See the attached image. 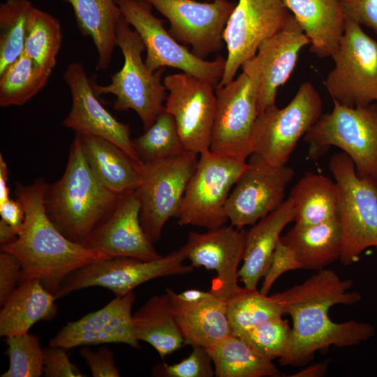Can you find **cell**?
Instances as JSON below:
<instances>
[{
    "label": "cell",
    "mask_w": 377,
    "mask_h": 377,
    "mask_svg": "<svg viewBox=\"0 0 377 377\" xmlns=\"http://www.w3.org/2000/svg\"><path fill=\"white\" fill-rule=\"evenodd\" d=\"M353 285L351 279H342L325 268L302 283L272 295L292 320L291 343L287 355L279 360L281 365H302L317 351L359 345L374 336L375 329L369 323H337L329 316L334 305H352L361 300L360 293L350 290Z\"/></svg>",
    "instance_id": "obj_1"
},
{
    "label": "cell",
    "mask_w": 377,
    "mask_h": 377,
    "mask_svg": "<svg viewBox=\"0 0 377 377\" xmlns=\"http://www.w3.org/2000/svg\"><path fill=\"white\" fill-rule=\"evenodd\" d=\"M47 184L43 178L29 185L15 184V193L23 206L24 219L17 239L1 246V251L13 254L19 260L22 281L38 279L56 296L70 274L107 258L70 240L57 228L45 207Z\"/></svg>",
    "instance_id": "obj_2"
},
{
    "label": "cell",
    "mask_w": 377,
    "mask_h": 377,
    "mask_svg": "<svg viewBox=\"0 0 377 377\" xmlns=\"http://www.w3.org/2000/svg\"><path fill=\"white\" fill-rule=\"evenodd\" d=\"M121 195L105 186L94 173L76 133L65 171L58 181L47 184L44 202L57 228L70 240L84 246Z\"/></svg>",
    "instance_id": "obj_3"
},
{
    "label": "cell",
    "mask_w": 377,
    "mask_h": 377,
    "mask_svg": "<svg viewBox=\"0 0 377 377\" xmlns=\"http://www.w3.org/2000/svg\"><path fill=\"white\" fill-rule=\"evenodd\" d=\"M333 103L332 111L323 114L304 136L309 158L315 160L337 147L353 161L360 177L377 186V104Z\"/></svg>",
    "instance_id": "obj_4"
},
{
    "label": "cell",
    "mask_w": 377,
    "mask_h": 377,
    "mask_svg": "<svg viewBox=\"0 0 377 377\" xmlns=\"http://www.w3.org/2000/svg\"><path fill=\"white\" fill-rule=\"evenodd\" d=\"M117 43L123 57L122 68L111 76L108 85L93 81L96 94H110L116 96L113 108L118 111L133 110L147 130L165 109L167 90L162 81L165 68L152 73L142 60L145 46L139 36L121 17L117 28Z\"/></svg>",
    "instance_id": "obj_5"
},
{
    "label": "cell",
    "mask_w": 377,
    "mask_h": 377,
    "mask_svg": "<svg viewBox=\"0 0 377 377\" xmlns=\"http://www.w3.org/2000/svg\"><path fill=\"white\" fill-rule=\"evenodd\" d=\"M328 168L338 188L339 260L348 266L366 249L377 248V186L357 175L353 161L343 151L331 156Z\"/></svg>",
    "instance_id": "obj_6"
},
{
    "label": "cell",
    "mask_w": 377,
    "mask_h": 377,
    "mask_svg": "<svg viewBox=\"0 0 377 377\" xmlns=\"http://www.w3.org/2000/svg\"><path fill=\"white\" fill-rule=\"evenodd\" d=\"M322 114L319 93L311 82H303L287 105H274L258 114L251 133L253 153L271 165H286L299 140Z\"/></svg>",
    "instance_id": "obj_7"
},
{
    "label": "cell",
    "mask_w": 377,
    "mask_h": 377,
    "mask_svg": "<svg viewBox=\"0 0 377 377\" xmlns=\"http://www.w3.org/2000/svg\"><path fill=\"white\" fill-rule=\"evenodd\" d=\"M246 161L207 150L199 154L196 168L186 186L176 216L180 226L213 230L225 226V207Z\"/></svg>",
    "instance_id": "obj_8"
},
{
    "label": "cell",
    "mask_w": 377,
    "mask_h": 377,
    "mask_svg": "<svg viewBox=\"0 0 377 377\" xmlns=\"http://www.w3.org/2000/svg\"><path fill=\"white\" fill-rule=\"evenodd\" d=\"M121 16L139 34L147 52L145 60L152 73L172 67L205 80L216 87L223 75L226 59H202L175 40L156 17L146 0H116Z\"/></svg>",
    "instance_id": "obj_9"
},
{
    "label": "cell",
    "mask_w": 377,
    "mask_h": 377,
    "mask_svg": "<svg viewBox=\"0 0 377 377\" xmlns=\"http://www.w3.org/2000/svg\"><path fill=\"white\" fill-rule=\"evenodd\" d=\"M199 154L182 155L139 165L140 184L135 188L140 202V223L151 242L159 239L163 226L176 217Z\"/></svg>",
    "instance_id": "obj_10"
},
{
    "label": "cell",
    "mask_w": 377,
    "mask_h": 377,
    "mask_svg": "<svg viewBox=\"0 0 377 377\" xmlns=\"http://www.w3.org/2000/svg\"><path fill=\"white\" fill-rule=\"evenodd\" d=\"M334 66L324 81L333 101L348 107L377 103V40L346 20Z\"/></svg>",
    "instance_id": "obj_11"
},
{
    "label": "cell",
    "mask_w": 377,
    "mask_h": 377,
    "mask_svg": "<svg viewBox=\"0 0 377 377\" xmlns=\"http://www.w3.org/2000/svg\"><path fill=\"white\" fill-rule=\"evenodd\" d=\"M183 247L165 256L144 260L131 257L104 259L90 263L70 274L56 294L61 298L84 288L98 286L122 297L140 285L160 277L188 274L194 269L183 262Z\"/></svg>",
    "instance_id": "obj_12"
},
{
    "label": "cell",
    "mask_w": 377,
    "mask_h": 377,
    "mask_svg": "<svg viewBox=\"0 0 377 377\" xmlns=\"http://www.w3.org/2000/svg\"><path fill=\"white\" fill-rule=\"evenodd\" d=\"M290 14L283 0H238L223 31L228 55L217 87L232 82L260 43L283 28Z\"/></svg>",
    "instance_id": "obj_13"
},
{
    "label": "cell",
    "mask_w": 377,
    "mask_h": 377,
    "mask_svg": "<svg viewBox=\"0 0 377 377\" xmlns=\"http://www.w3.org/2000/svg\"><path fill=\"white\" fill-rule=\"evenodd\" d=\"M168 91L165 109L174 118L185 149L198 154L209 150L216 110V87L185 73L163 80Z\"/></svg>",
    "instance_id": "obj_14"
},
{
    "label": "cell",
    "mask_w": 377,
    "mask_h": 377,
    "mask_svg": "<svg viewBox=\"0 0 377 377\" xmlns=\"http://www.w3.org/2000/svg\"><path fill=\"white\" fill-rule=\"evenodd\" d=\"M247 163L225 207L230 225L240 229L253 226L283 204L295 174L290 167L271 165L255 153Z\"/></svg>",
    "instance_id": "obj_15"
},
{
    "label": "cell",
    "mask_w": 377,
    "mask_h": 377,
    "mask_svg": "<svg viewBox=\"0 0 377 377\" xmlns=\"http://www.w3.org/2000/svg\"><path fill=\"white\" fill-rule=\"evenodd\" d=\"M215 93L209 150L246 161L253 154L251 133L258 114L256 89L242 72L228 84L216 87Z\"/></svg>",
    "instance_id": "obj_16"
},
{
    "label": "cell",
    "mask_w": 377,
    "mask_h": 377,
    "mask_svg": "<svg viewBox=\"0 0 377 377\" xmlns=\"http://www.w3.org/2000/svg\"><path fill=\"white\" fill-rule=\"evenodd\" d=\"M170 22L168 30L179 43L205 59L224 46L223 31L235 3L229 0H146Z\"/></svg>",
    "instance_id": "obj_17"
},
{
    "label": "cell",
    "mask_w": 377,
    "mask_h": 377,
    "mask_svg": "<svg viewBox=\"0 0 377 377\" xmlns=\"http://www.w3.org/2000/svg\"><path fill=\"white\" fill-rule=\"evenodd\" d=\"M310 41L290 13L283 28L264 40L256 54L242 66L257 95L258 114L275 104L278 89L294 71L300 52Z\"/></svg>",
    "instance_id": "obj_18"
},
{
    "label": "cell",
    "mask_w": 377,
    "mask_h": 377,
    "mask_svg": "<svg viewBox=\"0 0 377 377\" xmlns=\"http://www.w3.org/2000/svg\"><path fill=\"white\" fill-rule=\"evenodd\" d=\"M63 77L72 96L71 108L63 121V126L77 134L106 140L119 147L134 161L142 163L134 149L128 125L118 121L100 103L93 87V80L88 77L82 63H71Z\"/></svg>",
    "instance_id": "obj_19"
},
{
    "label": "cell",
    "mask_w": 377,
    "mask_h": 377,
    "mask_svg": "<svg viewBox=\"0 0 377 377\" xmlns=\"http://www.w3.org/2000/svg\"><path fill=\"white\" fill-rule=\"evenodd\" d=\"M246 230L232 225L209 230L207 232H189L183 246L186 259L193 268L214 270L209 290L226 301L240 286L239 265L243 260Z\"/></svg>",
    "instance_id": "obj_20"
},
{
    "label": "cell",
    "mask_w": 377,
    "mask_h": 377,
    "mask_svg": "<svg viewBox=\"0 0 377 377\" xmlns=\"http://www.w3.org/2000/svg\"><path fill=\"white\" fill-rule=\"evenodd\" d=\"M140 208L135 189L122 194L84 246L103 254L107 259L131 257L151 260L160 258L142 227Z\"/></svg>",
    "instance_id": "obj_21"
},
{
    "label": "cell",
    "mask_w": 377,
    "mask_h": 377,
    "mask_svg": "<svg viewBox=\"0 0 377 377\" xmlns=\"http://www.w3.org/2000/svg\"><path fill=\"white\" fill-rule=\"evenodd\" d=\"M135 299L133 291L116 297L99 310L68 323L50 340L48 346L70 350L118 343L138 348L140 341L135 335L132 313Z\"/></svg>",
    "instance_id": "obj_22"
},
{
    "label": "cell",
    "mask_w": 377,
    "mask_h": 377,
    "mask_svg": "<svg viewBox=\"0 0 377 377\" xmlns=\"http://www.w3.org/2000/svg\"><path fill=\"white\" fill-rule=\"evenodd\" d=\"M165 292L184 345L207 350L231 334L226 302L211 291L209 297L195 302L182 300L170 288Z\"/></svg>",
    "instance_id": "obj_23"
},
{
    "label": "cell",
    "mask_w": 377,
    "mask_h": 377,
    "mask_svg": "<svg viewBox=\"0 0 377 377\" xmlns=\"http://www.w3.org/2000/svg\"><path fill=\"white\" fill-rule=\"evenodd\" d=\"M291 222H294V209L288 198L246 231L242 265L238 272L244 287L257 288L269 269L281 232Z\"/></svg>",
    "instance_id": "obj_24"
},
{
    "label": "cell",
    "mask_w": 377,
    "mask_h": 377,
    "mask_svg": "<svg viewBox=\"0 0 377 377\" xmlns=\"http://www.w3.org/2000/svg\"><path fill=\"white\" fill-rule=\"evenodd\" d=\"M310 41V51L320 58L337 52L346 17L341 0H283Z\"/></svg>",
    "instance_id": "obj_25"
},
{
    "label": "cell",
    "mask_w": 377,
    "mask_h": 377,
    "mask_svg": "<svg viewBox=\"0 0 377 377\" xmlns=\"http://www.w3.org/2000/svg\"><path fill=\"white\" fill-rule=\"evenodd\" d=\"M57 299L38 279L22 281L1 306L0 336L27 334L36 323L53 319Z\"/></svg>",
    "instance_id": "obj_26"
},
{
    "label": "cell",
    "mask_w": 377,
    "mask_h": 377,
    "mask_svg": "<svg viewBox=\"0 0 377 377\" xmlns=\"http://www.w3.org/2000/svg\"><path fill=\"white\" fill-rule=\"evenodd\" d=\"M69 3L82 34L90 37L97 52L96 70L110 66L121 18L116 0H61Z\"/></svg>",
    "instance_id": "obj_27"
},
{
    "label": "cell",
    "mask_w": 377,
    "mask_h": 377,
    "mask_svg": "<svg viewBox=\"0 0 377 377\" xmlns=\"http://www.w3.org/2000/svg\"><path fill=\"white\" fill-rule=\"evenodd\" d=\"M281 240L293 250L304 269H325L341 256V232L338 217L306 226L295 224Z\"/></svg>",
    "instance_id": "obj_28"
},
{
    "label": "cell",
    "mask_w": 377,
    "mask_h": 377,
    "mask_svg": "<svg viewBox=\"0 0 377 377\" xmlns=\"http://www.w3.org/2000/svg\"><path fill=\"white\" fill-rule=\"evenodd\" d=\"M80 136L85 158L105 186L119 195L138 187L140 181L138 167L142 163H136L106 140L92 135Z\"/></svg>",
    "instance_id": "obj_29"
},
{
    "label": "cell",
    "mask_w": 377,
    "mask_h": 377,
    "mask_svg": "<svg viewBox=\"0 0 377 377\" xmlns=\"http://www.w3.org/2000/svg\"><path fill=\"white\" fill-rule=\"evenodd\" d=\"M133 322L136 339L151 345L161 358L184 345L166 292L151 297L133 314Z\"/></svg>",
    "instance_id": "obj_30"
},
{
    "label": "cell",
    "mask_w": 377,
    "mask_h": 377,
    "mask_svg": "<svg viewBox=\"0 0 377 377\" xmlns=\"http://www.w3.org/2000/svg\"><path fill=\"white\" fill-rule=\"evenodd\" d=\"M288 198L293 204L295 225H314L338 217L337 186L324 175L306 172Z\"/></svg>",
    "instance_id": "obj_31"
},
{
    "label": "cell",
    "mask_w": 377,
    "mask_h": 377,
    "mask_svg": "<svg viewBox=\"0 0 377 377\" xmlns=\"http://www.w3.org/2000/svg\"><path fill=\"white\" fill-rule=\"evenodd\" d=\"M217 377H267L278 375L277 367L239 337L230 334L206 350Z\"/></svg>",
    "instance_id": "obj_32"
},
{
    "label": "cell",
    "mask_w": 377,
    "mask_h": 377,
    "mask_svg": "<svg viewBox=\"0 0 377 377\" xmlns=\"http://www.w3.org/2000/svg\"><path fill=\"white\" fill-rule=\"evenodd\" d=\"M225 302L231 334L237 337L262 323L284 315L272 295H265L257 288L239 287Z\"/></svg>",
    "instance_id": "obj_33"
},
{
    "label": "cell",
    "mask_w": 377,
    "mask_h": 377,
    "mask_svg": "<svg viewBox=\"0 0 377 377\" xmlns=\"http://www.w3.org/2000/svg\"><path fill=\"white\" fill-rule=\"evenodd\" d=\"M51 74L22 53L0 73V106L24 105L44 88Z\"/></svg>",
    "instance_id": "obj_34"
},
{
    "label": "cell",
    "mask_w": 377,
    "mask_h": 377,
    "mask_svg": "<svg viewBox=\"0 0 377 377\" xmlns=\"http://www.w3.org/2000/svg\"><path fill=\"white\" fill-rule=\"evenodd\" d=\"M61 43L62 30L59 21L50 13L34 7L23 53L41 69L52 73Z\"/></svg>",
    "instance_id": "obj_35"
},
{
    "label": "cell",
    "mask_w": 377,
    "mask_h": 377,
    "mask_svg": "<svg viewBox=\"0 0 377 377\" xmlns=\"http://www.w3.org/2000/svg\"><path fill=\"white\" fill-rule=\"evenodd\" d=\"M34 6L29 0H6L0 5V73L24 51Z\"/></svg>",
    "instance_id": "obj_36"
},
{
    "label": "cell",
    "mask_w": 377,
    "mask_h": 377,
    "mask_svg": "<svg viewBox=\"0 0 377 377\" xmlns=\"http://www.w3.org/2000/svg\"><path fill=\"white\" fill-rule=\"evenodd\" d=\"M142 163L170 158L186 152L173 117L164 109L145 133L133 140Z\"/></svg>",
    "instance_id": "obj_37"
},
{
    "label": "cell",
    "mask_w": 377,
    "mask_h": 377,
    "mask_svg": "<svg viewBox=\"0 0 377 377\" xmlns=\"http://www.w3.org/2000/svg\"><path fill=\"white\" fill-rule=\"evenodd\" d=\"M239 337L263 357L279 360L289 350L292 327L281 316L262 323Z\"/></svg>",
    "instance_id": "obj_38"
},
{
    "label": "cell",
    "mask_w": 377,
    "mask_h": 377,
    "mask_svg": "<svg viewBox=\"0 0 377 377\" xmlns=\"http://www.w3.org/2000/svg\"><path fill=\"white\" fill-rule=\"evenodd\" d=\"M9 365L1 377H39L44 374V348L40 338L27 333L6 338Z\"/></svg>",
    "instance_id": "obj_39"
},
{
    "label": "cell",
    "mask_w": 377,
    "mask_h": 377,
    "mask_svg": "<svg viewBox=\"0 0 377 377\" xmlns=\"http://www.w3.org/2000/svg\"><path fill=\"white\" fill-rule=\"evenodd\" d=\"M213 363L207 351L202 347H193L191 353L181 362L163 364L156 369L157 374L166 377H212Z\"/></svg>",
    "instance_id": "obj_40"
},
{
    "label": "cell",
    "mask_w": 377,
    "mask_h": 377,
    "mask_svg": "<svg viewBox=\"0 0 377 377\" xmlns=\"http://www.w3.org/2000/svg\"><path fill=\"white\" fill-rule=\"evenodd\" d=\"M302 269V266L298 260L293 250L285 244L280 239L277 244L269 269L263 278V281L260 288V293L268 295L269 290L284 273Z\"/></svg>",
    "instance_id": "obj_41"
},
{
    "label": "cell",
    "mask_w": 377,
    "mask_h": 377,
    "mask_svg": "<svg viewBox=\"0 0 377 377\" xmlns=\"http://www.w3.org/2000/svg\"><path fill=\"white\" fill-rule=\"evenodd\" d=\"M61 347L50 346L44 348V375L47 377L84 376L73 364L67 353Z\"/></svg>",
    "instance_id": "obj_42"
},
{
    "label": "cell",
    "mask_w": 377,
    "mask_h": 377,
    "mask_svg": "<svg viewBox=\"0 0 377 377\" xmlns=\"http://www.w3.org/2000/svg\"><path fill=\"white\" fill-rule=\"evenodd\" d=\"M22 265L13 254L1 251L0 253V305L6 302L22 282Z\"/></svg>",
    "instance_id": "obj_43"
},
{
    "label": "cell",
    "mask_w": 377,
    "mask_h": 377,
    "mask_svg": "<svg viewBox=\"0 0 377 377\" xmlns=\"http://www.w3.org/2000/svg\"><path fill=\"white\" fill-rule=\"evenodd\" d=\"M80 353L88 365L94 377H118L119 371L114 362V354L109 348L102 347L94 351L83 346Z\"/></svg>",
    "instance_id": "obj_44"
},
{
    "label": "cell",
    "mask_w": 377,
    "mask_h": 377,
    "mask_svg": "<svg viewBox=\"0 0 377 377\" xmlns=\"http://www.w3.org/2000/svg\"><path fill=\"white\" fill-rule=\"evenodd\" d=\"M346 20L371 28L377 34V0H341Z\"/></svg>",
    "instance_id": "obj_45"
},
{
    "label": "cell",
    "mask_w": 377,
    "mask_h": 377,
    "mask_svg": "<svg viewBox=\"0 0 377 377\" xmlns=\"http://www.w3.org/2000/svg\"><path fill=\"white\" fill-rule=\"evenodd\" d=\"M0 215L1 220L10 225L18 235L24 219V211L20 201L17 198H9L0 203Z\"/></svg>",
    "instance_id": "obj_46"
},
{
    "label": "cell",
    "mask_w": 377,
    "mask_h": 377,
    "mask_svg": "<svg viewBox=\"0 0 377 377\" xmlns=\"http://www.w3.org/2000/svg\"><path fill=\"white\" fill-rule=\"evenodd\" d=\"M9 170L3 155L0 154V203L10 198L8 183Z\"/></svg>",
    "instance_id": "obj_47"
},
{
    "label": "cell",
    "mask_w": 377,
    "mask_h": 377,
    "mask_svg": "<svg viewBox=\"0 0 377 377\" xmlns=\"http://www.w3.org/2000/svg\"><path fill=\"white\" fill-rule=\"evenodd\" d=\"M327 370V364L325 362L313 364L297 373L290 375V377H320L323 376Z\"/></svg>",
    "instance_id": "obj_48"
},
{
    "label": "cell",
    "mask_w": 377,
    "mask_h": 377,
    "mask_svg": "<svg viewBox=\"0 0 377 377\" xmlns=\"http://www.w3.org/2000/svg\"><path fill=\"white\" fill-rule=\"evenodd\" d=\"M17 232L6 222L0 221V244L1 246L14 242L17 238Z\"/></svg>",
    "instance_id": "obj_49"
},
{
    "label": "cell",
    "mask_w": 377,
    "mask_h": 377,
    "mask_svg": "<svg viewBox=\"0 0 377 377\" xmlns=\"http://www.w3.org/2000/svg\"><path fill=\"white\" fill-rule=\"evenodd\" d=\"M210 290L206 292L198 289H188L178 293V296L183 300L187 302H195L202 300L209 297L211 295Z\"/></svg>",
    "instance_id": "obj_50"
}]
</instances>
